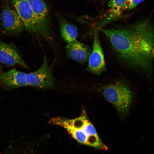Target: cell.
Wrapping results in <instances>:
<instances>
[{
    "label": "cell",
    "instance_id": "cell-1",
    "mask_svg": "<svg viewBox=\"0 0 154 154\" xmlns=\"http://www.w3.org/2000/svg\"><path fill=\"white\" fill-rule=\"evenodd\" d=\"M118 58L129 68L147 76L152 73L153 26L149 19L110 29H100Z\"/></svg>",
    "mask_w": 154,
    "mask_h": 154
},
{
    "label": "cell",
    "instance_id": "cell-5",
    "mask_svg": "<svg viewBox=\"0 0 154 154\" xmlns=\"http://www.w3.org/2000/svg\"><path fill=\"white\" fill-rule=\"evenodd\" d=\"M28 1L42 33V39L48 42H51L53 39V32L46 3L43 0Z\"/></svg>",
    "mask_w": 154,
    "mask_h": 154
},
{
    "label": "cell",
    "instance_id": "cell-9",
    "mask_svg": "<svg viewBox=\"0 0 154 154\" xmlns=\"http://www.w3.org/2000/svg\"><path fill=\"white\" fill-rule=\"evenodd\" d=\"M0 64L7 66L18 65L28 69L22 55L13 43H7L0 40Z\"/></svg>",
    "mask_w": 154,
    "mask_h": 154
},
{
    "label": "cell",
    "instance_id": "cell-15",
    "mask_svg": "<svg viewBox=\"0 0 154 154\" xmlns=\"http://www.w3.org/2000/svg\"><path fill=\"white\" fill-rule=\"evenodd\" d=\"M146 0H125L121 8L122 12L135 8L138 5Z\"/></svg>",
    "mask_w": 154,
    "mask_h": 154
},
{
    "label": "cell",
    "instance_id": "cell-4",
    "mask_svg": "<svg viewBox=\"0 0 154 154\" xmlns=\"http://www.w3.org/2000/svg\"><path fill=\"white\" fill-rule=\"evenodd\" d=\"M0 27L5 36H17L25 29L21 18L9 0H0Z\"/></svg>",
    "mask_w": 154,
    "mask_h": 154
},
{
    "label": "cell",
    "instance_id": "cell-6",
    "mask_svg": "<svg viewBox=\"0 0 154 154\" xmlns=\"http://www.w3.org/2000/svg\"><path fill=\"white\" fill-rule=\"evenodd\" d=\"M52 69L44 54L43 62L39 68L26 74L28 86L40 89H47L52 87L55 80Z\"/></svg>",
    "mask_w": 154,
    "mask_h": 154
},
{
    "label": "cell",
    "instance_id": "cell-7",
    "mask_svg": "<svg viewBox=\"0 0 154 154\" xmlns=\"http://www.w3.org/2000/svg\"><path fill=\"white\" fill-rule=\"evenodd\" d=\"M9 0L22 20L25 29L34 37L42 39L28 0Z\"/></svg>",
    "mask_w": 154,
    "mask_h": 154
},
{
    "label": "cell",
    "instance_id": "cell-2",
    "mask_svg": "<svg viewBox=\"0 0 154 154\" xmlns=\"http://www.w3.org/2000/svg\"><path fill=\"white\" fill-rule=\"evenodd\" d=\"M50 122L66 129L74 139L82 144L106 150L108 149L100 139L84 110L76 118L69 119L54 117L51 119Z\"/></svg>",
    "mask_w": 154,
    "mask_h": 154
},
{
    "label": "cell",
    "instance_id": "cell-8",
    "mask_svg": "<svg viewBox=\"0 0 154 154\" xmlns=\"http://www.w3.org/2000/svg\"><path fill=\"white\" fill-rule=\"evenodd\" d=\"M92 50L88 60L86 71L96 75H100L106 70L104 52L101 44L98 31H94Z\"/></svg>",
    "mask_w": 154,
    "mask_h": 154
},
{
    "label": "cell",
    "instance_id": "cell-13",
    "mask_svg": "<svg viewBox=\"0 0 154 154\" xmlns=\"http://www.w3.org/2000/svg\"><path fill=\"white\" fill-rule=\"evenodd\" d=\"M58 18L62 39L68 43L76 40L78 31L76 27L68 22L62 16L58 15Z\"/></svg>",
    "mask_w": 154,
    "mask_h": 154
},
{
    "label": "cell",
    "instance_id": "cell-10",
    "mask_svg": "<svg viewBox=\"0 0 154 154\" xmlns=\"http://www.w3.org/2000/svg\"><path fill=\"white\" fill-rule=\"evenodd\" d=\"M26 74L18 70L15 68L5 72L0 70V86L7 90L27 86Z\"/></svg>",
    "mask_w": 154,
    "mask_h": 154
},
{
    "label": "cell",
    "instance_id": "cell-3",
    "mask_svg": "<svg viewBox=\"0 0 154 154\" xmlns=\"http://www.w3.org/2000/svg\"><path fill=\"white\" fill-rule=\"evenodd\" d=\"M105 99L115 107L122 116L128 112L131 103V91L126 85L120 82L105 85L101 88Z\"/></svg>",
    "mask_w": 154,
    "mask_h": 154
},
{
    "label": "cell",
    "instance_id": "cell-12",
    "mask_svg": "<svg viewBox=\"0 0 154 154\" xmlns=\"http://www.w3.org/2000/svg\"><path fill=\"white\" fill-rule=\"evenodd\" d=\"M125 0H110L108 4L110 7V13L107 18L101 21L96 27L98 31L120 16L122 11L121 8Z\"/></svg>",
    "mask_w": 154,
    "mask_h": 154
},
{
    "label": "cell",
    "instance_id": "cell-14",
    "mask_svg": "<svg viewBox=\"0 0 154 154\" xmlns=\"http://www.w3.org/2000/svg\"><path fill=\"white\" fill-rule=\"evenodd\" d=\"M33 147L29 141H16L10 144L1 154H32Z\"/></svg>",
    "mask_w": 154,
    "mask_h": 154
},
{
    "label": "cell",
    "instance_id": "cell-11",
    "mask_svg": "<svg viewBox=\"0 0 154 154\" xmlns=\"http://www.w3.org/2000/svg\"><path fill=\"white\" fill-rule=\"evenodd\" d=\"M65 48L68 58L80 63L88 61L92 51L89 46L77 40L68 43Z\"/></svg>",
    "mask_w": 154,
    "mask_h": 154
}]
</instances>
